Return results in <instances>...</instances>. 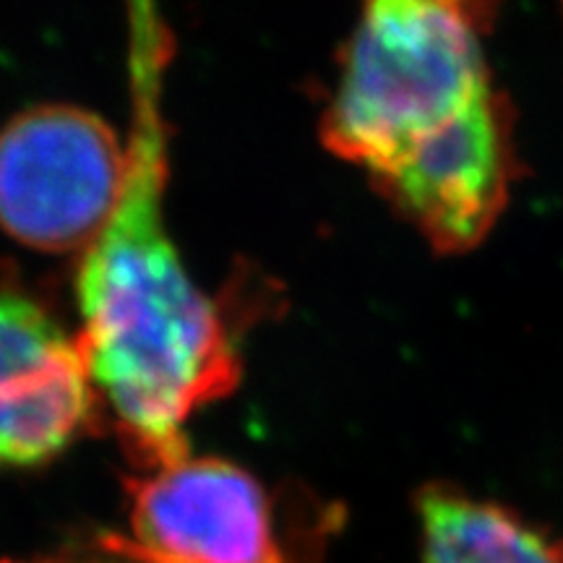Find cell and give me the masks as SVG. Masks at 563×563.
Wrapping results in <instances>:
<instances>
[{"mask_svg":"<svg viewBox=\"0 0 563 563\" xmlns=\"http://www.w3.org/2000/svg\"><path fill=\"white\" fill-rule=\"evenodd\" d=\"M129 144L95 112L37 104L0 129V228L42 253H81L115 214Z\"/></svg>","mask_w":563,"mask_h":563,"instance_id":"cell-3","label":"cell"},{"mask_svg":"<svg viewBox=\"0 0 563 563\" xmlns=\"http://www.w3.org/2000/svg\"><path fill=\"white\" fill-rule=\"evenodd\" d=\"M131 534H100L136 563H298L264 485L217 456H186L125 483Z\"/></svg>","mask_w":563,"mask_h":563,"instance_id":"cell-4","label":"cell"},{"mask_svg":"<svg viewBox=\"0 0 563 563\" xmlns=\"http://www.w3.org/2000/svg\"><path fill=\"white\" fill-rule=\"evenodd\" d=\"M0 563H136L129 555L112 551L102 543L100 538L91 540L87 545H68L53 553L26 555V559H5Z\"/></svg>","mask_w":563,"mask_h":563,"instance_id":"cell-8","label":"cell"},{"mask_svg":"<svg viewBox=\"0 0 563 563\" xmlns=\"http://www.w3.org/2000/svg\"><path fill=\"white\" fill-rule=\"evenodd\" d=\"M173 30L129 5V175L108 228L76 274L79 347L136 475L191 456L186 422L241 382L230 313L191 279L165 222Z\"/></svg>","mask_w":563,"mask_h":563,"instance_id":"cell-1","label":"cell"},{"mask_svg":"<svg viewBox=\"0 0 563 563\" xmlns=\"http://www.w3.org/2000/svg\"><path fill=\"white\" fill-rule=\"evenodd\" d=\"M95 402L79 336L45 295L0 264V470L66 452Z\"/></svg>","mask_w":563,"mask_h":563,"instance_id":"cell-5","label":"cell"},{"mask_svg":"<svg viewBox=\"0 0 563 563\" xmlns=\"http://www.w3.org/2000/svg\"><path fill=\"white\" fill-rule=\"evenodd\" d=\"M426 563H563L551 543L501 506L431 485L418 496Z\"/></svg>","mask_w":563,"mask_h":563,"instance_id":"cell-7","label":"cell"},{"mask_svg":"<svg viewBox=\"0 0 563 563\" xmlns=\"http://www.w3.org/2000/svg\"><path fill=\"white\" fill-rule=\"evenodd\" d=\"M511 175V125L501 97L490 95L371 183L435 251L462 253L493 230Z\"/></svg>","mask_w":563,"mask_h":563,"instance_id":"cell-6","label":"cell"},{"mask_svg":"<svg viewBox=\"0 0 563 563\" xmlns=\"http://www.w3.org/2000/svg\"><path fill=\"white\" fill-rule=\"evenodd\" d=\"M490 5L378 0L363 11L321 118L336 157L382 178L490 97Z\"/></svg>","mask_w":563,"mask_h":563,"instance_id":"cell-2","label":"cell"}]
</instances>
